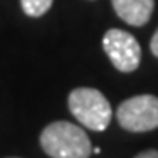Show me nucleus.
<instances>
[{"label":"nucleus","mask_w":158,"mask_h":158,"mask_svg":"<svg viewBox=\"0 0 158 158\" xmlns=\"http://www.w3.org/2000/svg\"><path fill=\"white\" fill-rule=\"evenodd\" d=\"M53 0H21V7L25 14L30 18H40L51 9Z\"/></svg>","instance_id":"nucleus-6"},{"label":"nucleus","mask_w":158,"mask_h":158,"mask_svg":"<svg viewBox=\"0 0 158 158\" xmlns=\"http://www.w3.org/2000/svg\"><path fill=\"white\" fill-rule=\"evenodd\" d=\"M40 146L51 158H90L91 155L86 132L70 121L49 123L40 134Z\"/></svg>","instance_id":"nucleus-1"},{"label":"nucleus","mask_w":158,"mask_h":158,"mask_svg":"<svg viewBox=\"0 0 158 158\" xmlns=\"http://www.w3.org/2000/svg\"><path fill=\"white\" fill-rule=\"evenodd\" d=\"M116 14L132 27H142L149 21L155 0H111Z\"/></svg>","instance_id":"nucleus-5"},{"label":"nucleus","mask_w":158,"mask_h":158,"mask_svg":"<svg viewBox=\"0 0 158 158\" xmlns=\"http://www.w3.org/2000/svg\"><path fill=\"white\" fill-rule=\"evenodd\" d=\"M69 109L79 123L95 132H104L111 123L109 100L95 88H76L69 95Z\"/></svg>","instance_id":"nucleus-2"},{"label":"nucleus","mask_w":158,"mask_h":158,"mask_svg":"<svg viewBox=\"0 0 158 158\" xmlns=\"http://www.w3.org/2000/svg\"><path fill=\"white\" fill-rule=\"evenodd\" d=\"M149 48H151V53L158 58V28H156V32H155L153 37H151V44H149Z\"/></svg>","instance_id":"nucleus-7"},{"label":"nucleus","mask_w":158,"mask_h":158,"mask_svg":"<svg viewBox=\"0 0 158 158\" xmlns=\"http://www.w3.org/2000/svg\"><path fill=\"white\" fill-rule=\"evenodd\" d=\"M135 158H158V151L156 149H148V151L139 153Z\"/></svg>","instance_id":"nucleus-8"},{"label":"nucleus","mask_w":158,"mask_h":158,"mask_svg":"<svg viewBox=\"0 0 158 158\" xmlns=\"http://www.w3.org/2000/svg\"><path fill=\"white\" fill-rule=\"evenodd\" d=\"M102 48L119 72H134L141 63V46L132 34L111 28L102 39Z\"/></svg>","instance_id":"nucleus-4"},{"label":"nucleus","mask_w":158,"mask_h":158,"mask_svg":"<svg viewBox=\"0 0 158 158\" xmlns=\"http://www.w3.org/2000/svg\"><path fill=\"white\" fill-rule=\"evenodd\" d=\"M116 118L119 127L128 132H149L158 128V97H130L119 104Z\"/></svg>","instance_id":"nucleus-3"}]
</instances>
